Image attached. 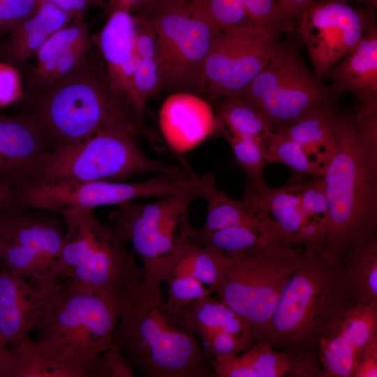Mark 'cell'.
Returning a JSON list of instances; mask_svg holds the SVG:
<instances>
[{"label": "cell", "mask_w": 377, "mask_h": 377, "mask_svg": "<svg viewBox=\"0 0 377 377\" xmlns=\"http://www.w3.org/2000/svg\"><path fill=\"white\" fill-rule=\"evenodd\" d=\"M333 127L337 151L323 175L328 212L320 252L335 263L376 235L377 113L335 109Z\"/></svg>", "instance_id": "obj_1"}, {"label": "cell", "mask_w": 377, "mask_h": 377, "mask_svg": "<svg viewBox=\"0 0 377 377\" xmlns=\"http://www.w3.org/2000/svg\"><path fill=\"white\" fill-rule=\"evenodd\" d=\"M133 369L147 377H208V355L182 315L166 308L161 283L131 289L113 332Z\"/></svg>", "instance_id": "obj_2"}, {"label": "cell", "mask_w": 377, "mask_h": 377, "mask_svg": "<svg viewBox=\"0 0 377 377\" xmlns=\"http://www.w3.org/2000/svg\"><path fill=\"white\" fill-rule=\"evenodd\" d=\"M40 91L35 114L57 145L80 142L102 131L127 130L160 147L159 138L112 87L101 57H87L69 75Z\"/></svg>", "instance_id": "obj_3"}, {"label": "cell", "mask_w": 377, "mask_h": 377, "mask_svg": "<svg viewBox=\"0 0 377 377\" xmlns=\"http://www.w3.org/2000/svg\"><path fill=\"white\" fill-rule=\"evenodd\" d=\"M132 288L80 293L66 285L39 329V338L32 341L33 347L64 377H90L92 364L112 342Z\"/></svg>", "instance_id": "obj_4"}, {"label": "cell", "mask_w": 377, "mask_h": 377, "mask_svg": "<svg viewBox=\"0 0 377 377\" xmlns=\"http://www.w3.org/2000/svg\"><path fill=\"white\" fill-rule=\"evenodd\" d=\"M135 133L127 130L99 132L75 143L47 149L14 188L34 183H67L125 179L141 172H152L179 179L190 170L146 156Z\"/></svg>", "instance_id": "obj_5"}, {"label": "cell", "mask_w": 377, "mask_h": 377, "mask_svg": "<svg viewBox=\"0 0 377 377\" xmlns=\"http://www.w3.org/2000/svg\"><path fill=\"white\" fill-rule=\"evenodd\" d=\"M66 232L59 256V274L74 293H97L108 288L129 289L144 280L134 251L94 209L65 212Z\"/></svg>", "instance_id": "obj_6"}, {"label": "cell", "mask_w": 377, "mask_h": 377, "mask_svg": "<svg viewBox=\"0 0 377 377\" xmlns=\"http://www.w3.org/2000/svg\"><path fill=\"white\" fill-rule=\"evenodd\" d=\"M225 253L228 262L214 292L247 324L253 343L264 341L280 295L302 261L303 249L279 244Z\"/></svg>", "instance_id": "obj_7"}, {"label": "cell", "mask_w": 377, "mask_h": 377, "mask_svg": "<svg viewBox=\"0 0 377 377\" xmlns=\"http://www.w3.org/2000/svg\"><path fill=\"white\" fill-rule=\"evenodd\" d=\"M338 296L335 263L319 250L303 249L302 261L280 295L264 341L296 362Z\"/></svg>", "instance_id": "obj_8"}, {"label": "cell", "mask_w": 377, "mask_h": 377, "mask_svg": "<svg viewBox=\"0 0 377 377\" xmlns=\"http://www.w3.org/2000/svg\"><path fill=\"white\" fill-rule=\"evenodd\" d=\"M377 341V302L362 304L339 294L295 364L297 376L353 377L361 357Z\"/></svg>", "instance_id": "obj_9"}, {"label": "cell", "mask_w": 377, "mask_h": 377, "mask_svg": "<svg viewBox=\"0 0 377 377\" xmlns=\"http://www.w3.org/2000/svg\"><path fill=\"white\" fill-rule=\"evenodd\" d=\"M237 96L258 105L274 131L317 108L334 104L337 96L307 68L295 43L280 42L262 71Z\"/></svg>", "instance_id": "obj_10"}, {"label": "cell", "mask_w": 377, "mask_h": 377, "mask_svg": "<svg viewBox=\"0 0 377 377\" xmlns=\"http://www.w3.org/2000/svg\"><path fill=\"white\" fill-rule=\"evenodd\" d=\"M135 15L151 24L156 36L161 91L205 96L204 66L216 32L214 29L186 6Z\"/></svg>", "instance_id": "obj_11"}, {"label": "cell", "mask_w": 377, "mask_h": 377, "mask_svg": "<svg viewBox=\"0 0 377 377\" xmlns=\"http://www.w3.org/2000/svg\"><path fill=\"white\" fill-rule=\"evenodd\" d=\"M280 32L249 24L216 31L204 66L205 96H239L275 53Z\"/></svg>", "instance_id": "obj_12"}, {"label": "cell", "mask_w": 377, "mask_h": 377, "mask_svg": "<svg viewBox=\"0 0 377 377\" xmlns=\"http://www.w3.org/2000/svg\"><path fill=\"white\" fill-rule=\"evenodd\" d=\"M188 179H175L165 175L140 183L88 181L67 183H34L13 188L11 205L34 207L64 214L77 209H94L117 205L142 197L163 198L190 192Z\"/></svg>", "instance_id": "obj_13"}, {"label": "cell", "mask_w": 377, "mask_h": 377, "mask_svg": "<svg viewBox=\"0 0 377 377\" xmlns=\"http://www.w3.org/2000/svg\"><path fill=\"white\" fill-rule=\"evenodd\" d=\"M347 0H313L297 19L314 73L323 80L352 52L376 12L355 7Z\"/></svg>", "instance_id": "obj_14"}, {"label": "cell", "mask_w": 377, "mask_h": 377, "mask_svg": "<svg viewBox=\"0 0 377 377\" xmlns=\"http://www.w3.org/2000/svg\"><path fill=\"white\" fill-rule=\"evenodd\" d=\"M64 233L53 221L7 209L0 261L10 272L34 281H59Z\"/></svg>", "instance_id": "obj_15"}, {"label": "cell", "mask_w": 377, "mask_h": 377, "mask_svg": "<svg viewBox=\"0 0 377 377\" xmlns=\"http://www.w3.org/2000/svg\"><path fill=\"white\" fill-rule=\"evenodd\" d=\"M66 282L34 281L0 269V336L11 348L45 322Z\"/></svg>", "instance_id": "obj_16"}, {"label": "cell", "mask_w": 377, "mask_h": 377, "mask_svg": "<svg viewBox=\"0 0 377 377\" xmlns=\"http://www.w3.org/2000/svg\"><path fill=\"white\" fill-rule=\"evenodd\" d=\"M197 198L193 193H182L161 198L149 203L132 200L117 205L111 213V226L126 242L142 262L144 279L148 284L161 283L163 263L158 247V231L162 218L173 208L191 203Z\"/></svg>", "instance_id": "obj_17"}, {"label": "cell", "mask_w": 377, "mask_h": 377, "mask_svg": "<svg viewBox=\"0 0 377 377\" xmlns=\"http://www.w3.org/2000/svg\"><path fill=\"white\" fill-rule=\"evenodd\" d=\"M241 199L251 214L274 237L286 244L300 245V231L307 220L295 182L271 187L264 178L246 180Z\"/></svg>", "instance_id": "obj_18"}, {"label": "cell", "mask_w": 377, "mask_h": 377, "mask_svg": "<svg viewBox=\"0 0 377 377\" xmlns=\"http://www.w3.org/2000/svg\"><path fill=\"white\" fill-rule=\"evenodd\" d=\"M158 123L166 145L179 154L191 150L216 131L210 104L191 92L177 91L168 96L161 106Z\"/></svg>", "instance_id": "obj_19"}, {"label": "cell", "mask_w": 377, "mask_h": 377, "mask_svg": "<svg viewBox=\"0 0 377 377\" xmlns=\"http://www.w3.org/2000/svg\"><path fill=\"white\" fill-rule=\"evenodd\" d=\"M47 140L35 114L0 115V181L17 185L48 149Z\"/></svg>", "instance_id": "obj_20"}, {"label": "cell", "mask_w": 377, "mask_h": 377, "mask_svg": "<svg viewBox=\"0 0 377 377\" xmlns=\"http://www.w3.org/2000/svg\"><path fill=\"white\" fill-rule=\"evenodd\" d=\"M332 91L339 96L348 91L360 103L362 114L377 113V25L376 17L355 50L334 66L328 73Z\"/></svg>", "instance_id": "obj_21"}, {"label": "cell", "mask_w": 377, "mask_h": 377, "mask_svg": "<svg viewBox=\"0 0 377 377\" xmlns=\"http://www.w3.org/2000/svg\"><path fill=\"white\" fill-rule=\"evenodd\" d=\"M101 30L91 37L112 87L131 103L135 61L136 22L133 13L114 10Z\"/></svg>", "instance_id": "obj_22"}, {"label": "cell", "mask_w": 377, "mask_h": 377, "mask_svg": "<svg viewBox=\"0 0 377 377\" xmlns=\"http://www.w3.org/2000/svg\"><path fill=\"white\" fill-rule=\"evenodd\" d=\"M71 15L53 3H44L31 16L14 26L0 41V60L20 71L55 32L68 25Z\"/></svg>", "instance_id": "obj_23"}, {"label": "cell", "mask_w": 377, "mask_h": 377, "mask_svg": "<svg viewBox=\"0 0 377 377\" xmlns=\"http://www.w3.org/2000/svg\"><path fill=\"white\" fill-rule=\"evenodd\" d=\"M339 293L357 304L377 302V236L345 252L336 262Z\"/></svg>", "instance_id": "obj_24"}, {"label": "cell", "mask_w": 377, "mask_h": 377, "mask_svg": "<svg viewBox=\"0 0 377 377\" xmlns=\"http://www.w3.org/2000/svg\"><path fill=\"white\" fill-rule=\"evenodd\" d=\"M335 109L334 104L320 107L276 130L298 143L323 175L337 151L333 127Z\"/></svg>", "instance_id": "obj_25"}, {"label": "cell", "mask_w": 377, "mask_h": 377, "mask_svg": "<svg viewBox=\"0 0 377 377\" xmlns=\"http://www.w3.org/2000/svg\"><path fill=\"white\" fill-rule=\"evenodd\" d=\"M213 374L219 377H281L294 376V362L266 341L253 343L238 354L212 357Z\"/></svg>", "instance_id": "obj_26"}, {"label": "cell", "mask_w": 377, "mask_h": 377, "mask_svg": "<svg viewBox=\"0 0 377 377\" xmlns=\"http://www.w3.org/2000/svg\"><path fill=\"white\" fill-rule=\"evenodd\" d=\"M179 229L163 279L170 275L189 274L214 292L228 262L226 253L213 246L197 245L180 226Z\"/></svg>", "instance_id": "obj_27"}, {"label": "cell", "mask_w": 377, "mask_h": 377, "mask_svg": "<svg viewBox=\"0 0 377 377\" xmlns=\"http://www.w3.org/2000/svg\"><path fill=\"white\" fill-rule=\"evenodd\" d=\"M136 22L135 61L132 80L131 104L142 119L149 98L161 91L159 54L155 32L143 17Z\"/></svg>", "instance_id": "obj_28"}, {"label": "cell", "mask_w": 377, "mask_h": 377, "mask_svg": "<svg viewBox=\"0 0 377 377\" xmlns=\"http://www.w3.org/2000/svg\"><path fill=\"white\" fill-rule=\"evenodd\" d=\"M212 294L199 298L188 305L182 316L199 339L215 332H226L251 345V332L243 319L226 304Z\"/></svg>", "instance_id": "obj_29"}, {"label": "cell", "mask_w": 377, "mask_h": 377, "mask_svg": "<svg viewBox=\"0 0 377 377\" xmlns=\"http://www.w3.org/2000/svg\"><path fill=\"white\" fill-rule=\"evenodd\" d=\"M216 131H223L251 138L263 145L273 127L269 118L260 108L242 96L221 98L216 107Z\"/></svg>", "instance_id": "obj_30"}, {"label": "cell", "mask_w": 377, "mask_h": 377, "mask_svg": "<svg viewBox=\"0 0 377 377\" xmlns=\"http://www.w3.org/2000/svg\"><path fill=\"white\" fill-rule=\"evenodd\" d=\"M179 226L197 245L213 246L224 252H249L279 244H286L269 234L245 226H230L214 231L202 232L194 229L190 225L188 216L182 219Z\"/></svg>", "instance_id": "obj_31"}, {"label": "cell", "mask_w": 377, "mask_h": 377, "mask_svg": "<svg viewBox=\"0 0 377 377\" xmlns=\"http://www.w3.org/2000/svg\"><path fill=\"white\" fill-rule=\"evenodd\" d=\"M88 38V25L82 19H73L68 25L51 36L35 54L37 65L31 75L34 87L44 89L58 64L74 46Z\"/></svg>", "instance_id": "obj_32"}, {"label": "cell", "mask_w": 377, "mask_h": 377, "mask_svg": "<svg viewBox=\"0 0 377 377\" xmlns=\"http://www.w3.org/2000/svg\"><path fill=\"white\" fill-rule=\"evenodd\" d=\"M215 182L202 195L207 203V214L200 230L211 232L230 226H245L272 235L263 223L251 214L242 199H232Z\"/></svg>", "instance_id": "obj_33"}, {"label": "cell", "mask_w": 377, "mask_h": 377, "mask_svg": "<svg viewBox=\"0 0 377 377\" xmlns=\"http://www.w3.org/2000/svg\"><path fill=\"white\" fill-rule=\"evenodd\" d=\"M266 164L280 163L291 170L288 182H297L315 175H323L309 160L302 147L279 131H273L263 145Z\"/></svg>", "instance_id": "obj_34"}, {"label": "cell", "mask_w": 377, "mask_h": 377, "mask_svg": "<svg viewBox=\"0 0 377 377\" xmlns=\"http://www.w3.org/2000/svg\"><path fill=\"white\" fill-rule=\"evenodd\" d=\"M186 6L207 22L215 31L248 24L243 0H186Z\"/></svg>", "instance_id": "obj_35"}, {"label": "cell", "mask_w": 377, "mask_h": 377, "mask_svg": "<svg viewBox=\"0 0 377 377\" xmlns=\"http://www.w3.org/2000/svg\"><path fill=\"white\" fill-rule=\"evenodd\" d=\"M219 134L230 145L236 163L244 170L246 180L263 178V170L267 165L263 145L251 138L229 131H223Z\"/></svg>", "instance_id": "obj_36"}, {"label": "cell", "mask_w": 377, "mask_h": 377, "mask_svg": "<svg viewBox=\"0 0 377 377\" xmlns=\"http://www.w3.org/2000/svg\"><path fill=\"white\" fill-rule=\"evenodd\" d=\"M168 286L166 308L171 313L182 315L184 310L196 300L214 292L195 276L189 274L168 276L163 281Z\"/></svg>", "instance_id": "obj_37"}, {"label": "cell", "mask_w": 377, "mask_h": 377, "mask_svg": "<svg viewBox=\"0 0 377 377\" xmlns=\"http://www.w3.org/2000/svg\"><path fill=\"white\" fill-rule=\"evenodd\" d=\"M306 220L323 223L327 226L328 202L323 175H315L295 182Z\"/></svg>", "instance_id": "obj_38"}, {"label": "cell", "mask_w": 377, "mask_h": 377, "mask_svg": "<svg viewBox=\"0 0 377 377\" xmlns=\"http://www.w3.org/2000/svg\"><path fill=\"white\" fill-rule=\"evenodd\" d=\"M249 24L279 31L290 29L295 21L288 18L275 0H243Z\"/></svg>", "instance_id": "obj_39"}, {"label": "cell", "mask_w": 377, "mask_h": 377, "mask_svg": "<svg viewBox=\"0 0 377 377\" xmlns=\"http://www.w3.org/2000/svg\"><path fill=\"white\" fill-rule=\"evenodd\" d=\"M133 369L119 347L112 341L92 364L90 377H133Z\"/></svg>", "instance_id": "obj_40"}, {"label": "cell", "mask_w": 377, "mask_h": 377, "mask_svg": "<svg viewBox=\"0 0 377 377\" xmlns=\"http://www.w3.org/2000/svg\"><path fill=\"white\" fill-rule=\"evenodd\" d=\"M39 6L38 0H0V32H9L33 15Z\"/></svg>", "instance_id": "obj_41"}, {"label": "cell", "mask_w": 377, "mask_h": 377, "mask_svg": "<svg viewBox=\"0 0 377 377\" xmlns=\"http://www.w3.org/2000/svg\"><path fill=\"white\" fill-rule=\"evenodd\" d=\"M23 96L20 71L0 61V108L9 105Z\"/></svg>", "instance_id": "obj_42"}, {"label": "cell", "mask_w": 377, "mask_h": 377, "mask_svg": "<svg viewBox=\"0 0 377 377\" xmlns=\"http://www.w3.org/2000/svg\"><path fill=\"white\" fill-rule=\"evenodd\" d=\"M377 376V341L371 343L364 351L353 377Z\"/></svg>", "instance_id": "obj_43"}, {"label": "cell", "mask_w": 377, "mask_h": 377, "mask_svg": "<svg viewBox=\"0 0 377 377\" xmlns=\"http://www.w3.org/2000/svg\"><path fill=\"white\" fill-rule=\"evenodd\" d=\"M283 13L295 21L313 0H275Z\"/></svg>", "instance_id": "obj_44"}, {"label": "cell", "mask_w": 377, "mask_h": 377, "mask_svg": "<svg viewBox=\"0 0 377 377\" xmlns=\"http://www.w3.org/2000/svg\"><path fill=\"white\" fill-rule=\"evenodd\" d=\"M12 361V350L8 349L7 345L0 336V377H8Z\"/></svg>", "instance_id": "obj_45"}, {"label": "cell", "mask_w": 377, "mask_h": 377, "mask_svg": "<svg viewBox=\"0 0 377 377\" xmlns=\"http://www.w3.org/2000/svg\"><path fill=\"white\" fill-rule=\"evenodd\" d=\"M186 0H154L151 7L147 11L138 14L148 13L157 10H170L184 8Z\"/></svg>", "instance_id": "obj_46"}, {"label": "cell", "mask_w": 377, "mask_h": 377, "mask_svg": "<svg viewBox=\"0 0 377 377\" xmlns=\"http://www.w3.org/2000/svg\"><path fill=\"white\" fill-rule=\"evenodd\" d=\"M136 6V0H108L105 10L107 13L117 9L135 13Z\"/></svg>", "instance_id": "obj_47"}, {"label": "cell", "mask_w": 377, "mask_h": 377, "mask_svg": "<svg viewBox=\"0 0 377 377\" xmlns=\"http://www.w3.org/2000/svg\"><path fill=\"white\" fill-rule=\"evenodd\" d=\"M12 196V187L7 183L0 181V211L10 207Z\"/></svg>", "instance_id": "obj_48"}, {"label": "cell", "mask_w": 377, "mask_h": 377, "mask_svg": "<svg viewBox=\"0 0 377 377\" xmlns=\"http://www.w3.org/2000/svg\"><path fill=\"white\" fill-rule=\"evenodd\" d=\"M348 1H355L359 4L362 5L364 8L374 11L377 10V0H347Z\"/></svg>", "instance_id": "obj_49"}, {"label": "cell", "mask_w": 377, "mask_h": 377, "mask_svg": "<svg viewBox=\"0 0 377 377\" xmlns=\"http://www.w3.org/2000/svg\"><path fill=\"white\" fill-rule=\"evenodd\" d=\"M7 209H6V210L3 209V210L0 211V239L2 235L5 221L6 219Z\"/></svg>", "instance_id": "obj_50"}]
</instances>
